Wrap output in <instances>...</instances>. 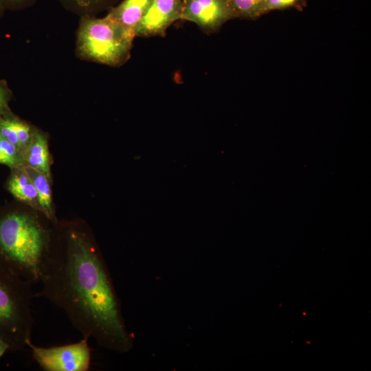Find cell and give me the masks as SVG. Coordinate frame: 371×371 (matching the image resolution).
I'll return each mask as SVG.
<instances>
[{"label":"cell","instance_id":"1","mask_svg":"<svg viewBox=\"0 0 371 371\" xmlns=\"http://www.w3.org/2000/svg\"><path fill=\"white\" fill-rule=\"evenodd\" d=\"M59 243L50 244L39 282L42 297L64 311L82 337L119 352L132 346L120 303L104 259L78 226L63 229Z\"/></svg>","mask_w":371,"mask_h":371},{"label":"cell","instance_id":"2","mask_svg":"<svg viewBox=\"0 0 371 371\" xmlns=\"http://www.w3.org/2000/svg\"><path fill=\"white\" fill-rule=\"evenodd\" d=\"M48 229L29 212L0 214V267L32 283L39 282L51 240Z\"/></svg>","mask_w":371,"mask_h":371},{"label":"cell","instance_id":"3","mask_svg":"<svg viewBox=\"0 0 371 371\" xmlns=\"http://www.w3.org/2000/svg\"><path fill=\"white\" fill-rule=\"evenodd\" d=\"M32 284L0 267V360L32 341Z\"/></svg>","mask_w":371,"mask_h":371},{"label":"cell","instance_id":"4","mask_svg":"<svg viewBox=\"0 0 371 371\" xmlns=\"http://www.w3.org/2000/svg\"><path fill=\"white\" fill-rule=\"evenodd\" d=\"M135 36L133 30L108 14L102 18L83 14L77 32L76 52L85 60L117 67L129 59Z\"/></svg>","mask_w":371,"mask_h":371},{"label":"cell","instance_id":"5","mask_svg":"<svg viewBox=\"0 0 371 371\" xmlns=\"http://www.w3.org/2000/svg\"><path fill=\"white\" fill-rule=\"evenodd\" d=\"M89 339L51 347L28 344L36 363L45 371H87L91 366V351Z\"/></svg>","mask_w":371,"mask_h":371},{"label":"cell","instance_id":"6","mask_svg":"<svg viewBox=\"0 0 371 371\" xmlns=\"http://www.w3.org/2000/svg\"><path fill=\"white\" fill-rule=\"evenodd\" d=\"M181 19L196 23L206 32L218 30L236 19L227 0H183Z\"/></svg>","mask_w":371,"mask_h":371},{"label":"cell","instance_id":"7","mask_svg":"<svg viewBox=\"0 0 371 371\" xmlns=\"http://www.w3.org/2000/svg\"><path fill=\"white\" fill-rule=\"evenodd\" d=\"M183 7V0H153L135 30V36H164L174 22L181 19Z\"/></svg>","mask_w":371,"mask_h":371},{"label":"cell","instance_id":"8","mask_svg":"<svg viewBox=\"0 0 371 371\" xmlns=\"http://www.w3.org/2000/svg\"><path fill=\"white\" fill-rule=\"evenodd\" d=\"M153 0H122L108 14L123 26L133 30L146 14Z\"/></svg>","mask_w":371,"mask_h":371},{"label":"cell","instance_id":"9","mask_svg":"<svg viewBox=\"0 0 371 371\" xmlns=\"http://www.w3.org/2000/svg\"><path fill=\"white\" fill-rule=\"evenodd\" d=\"M23 165L34 168L50 177L49 153L46 137L34 132L29 144L21 153Z\"/></svg>","mask_w":371,"mask_h":371},{"label":"cell","instance_id":"10","mask_svg":"<svg viewBox=\"0 0 371 371\" xmlns=\"http://www.w3.org/2000/svg\"><path fill=\"white\" fill-rule=\"evenodd\" d=\"M7 188L17 200L31 205L37 203L38 205L37 191L22 166L12 169Z\"/></svg>","mask_w":371,"mask_h":371},{"label":"cell","instance_id":"11","mask_svg":"<svg viewBox=\"0 0 371 371\" xmlns=\"http://www.w3.org/2000/svg\"><path fill=\"white\" fill-rule=\"evenodd\" d=\"M23 169L32 181L38 194V207L45 217L56 222L52 207V190L49 178L45 173L27 165H22Z\"/></svg>","mask_w":371,"mask_h":371},{"label":"cell","instance_id":"12","mask_svg":"<svg viewBox=\"0 0 371 371\" xmlns=\"http://www.w3.org/2000/svg\"><path fill=\"white\" fill-rule=\"evenodd\" d=\"M264 0H227L236 19L254 20L260 17Z\"/></svg>","mask_w":371,"mask_h":371},{"label":"cell","instance_id":"13","mask_svg":"<svg viewBox=\"0 0 371 371\" xmlns=\"http://www.w3.org/2000/svg\"><path fill=\"white\" fill-rule=\"evenodd\" d=\"M69 8L82 13L89 14L106 8H113L120 0H61Z\"/></svg>","mask_w":371,"mask_h":371},{"label":"cell","instance_id":"14","mask_svg":"<svg viewBox=\"0 0 371 371\" xmlns=\"http://www.w3.org/2000/svg\"><path fill=\"white\" fill-rule=\"evenodd\" d=\"M0 164L12 169L23 165L21 153L19 149L0 136Z\"/></svg>","mask_w":371,"mask_h":371},{"label":"cell","instance_id":"15","mask_svg":"<svg viewBox=\"0 0 371 371\" xmlns=\"http://www.w3.org/2000/svg\"><path fill=\"white\" fill-rule=\"evenodd\" d=\"M307 0H264L260 10V16L273 10L295 8L303 10Z\"/></svg>","mask_w":371,"mask_h":371},{"label":"cell","instance_id":"16","mask_svg":"<svg viewBox=\"0 0 371 371\" xmlns=\"http://www.w3.org/2000/svg\"><path fill=\"white\" fill-rule=\"evenodd\" d=\"M12 96L7 83L0 80V117L9 111L8 103Z\"/></svg>","mask_w":371,"mask_h":371},{"label":"cell","instance_id":"17","mask_svg":"<svg viewBox=\"0 0 371 371\" xmlns=\"http://www.w3.org/2000/svg\"><path fill=\"white\" fill-rule=\"evenodd\" d=\"M34 0H0V4L4 10H18L28 5Z\"/></svg>","mask_w":371,"mask_h":371},{"label":"cell","instance_id":"18","mask_svg":"<svg viewBox=\"0 0 371 371\" xmlns=\"http://www.w3.org/2000/svg\"><path fill=\"white\" fill-rule=\"evenodd\" d=\"M4 10H5L3 8V7L0 4V16H1Z\"/></svg>","mask_w":371,"mask_h":371}]
</instances>
